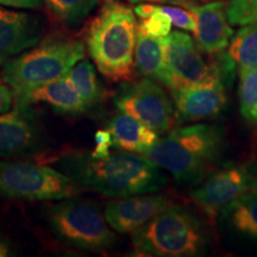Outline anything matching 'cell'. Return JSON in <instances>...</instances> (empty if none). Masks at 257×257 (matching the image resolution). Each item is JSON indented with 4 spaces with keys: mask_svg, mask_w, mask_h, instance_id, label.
I'll return each mask as SVG.
<instances>
[{
    "mask_svg": "<svg viewBox=\"0 0 257 257\" xmlns=\"http://www.w3.org/2000/svg\"><path fill=\"white\" fill-rule=\"evenodd\" d=\"M57 166L78 184L110 198L159 192L168 181L156 163L131 152L99 159L91 154L73 153L61 157Z\"/></svg>",
    "mask_w": 257,
    "mask_h": 257,
    "instance_id": "cell-1",
    "label": "cell"
},
{
    "mask_svg": "<svg viewBox=\"0 0 257 257\" xmlns=\"http://www.w3.org/2000/svg\"><path fill=\"white\" fill-rule=\"evenodd\" d=\"M224 150L225 137L221 127L193 124L169 131L142 155L169 172L178 184L195 187L216 172Z\"/></svg>",
    "mask_w": 257,
    "mask_h": 257,
    "instance_id": "cell-2",
    "label": "cell"
},
{
    "mask_svg": "<svg viewBox=\"0 0 257 257\" xmlns=\"http://www.w3.org/2000/svg\"><path fill=\"white\" fill-rule=\"evenodd\" d=\"M136 14L118 0H105L87 34V47L96 68L108 81L127 82L135 76Z\"/></svg>",
    "mask_w": 257,
    "mask_h": 257,
    "instance_id": "cell-3",
    "label": "cell"
},
{
    "mask_svg": "<svg viewBox=\"0 0 257 257\" xmlns=\"http://www.w3.org/2000/svg\"><path fill=\"white\" fill-rule=\"evenodd\" d=\"M135 255L148 257H199L208 252V225L194 211L172 205L133 232Z\"/></svg>",
    "mask_w": 257,
    "mask_h": 257,
    "instance_id": "cell-4",
    "label": "cell"
},
{
    "mask_svg": "<svg viewBox=\"0 0 257 257\" xmlns=\"http://www.w3.org/2000/svg\"><path fill=\"white\" fill-rule=\"evenodd\" d=\"M83 55L81 42L69 38L48 40L9 60L3 68V78L18 99L67 75Z\"/></svg>",
    "mask_w": 257,
    "mask_h": 257,
    "instance_id": "cell-5",
    "label": "cell"
},
{
    "mask_svg": "<svg viewBox=\"0 0 257 257\" xmlns=\"http://www.w3.org/2000/svg\"><path fill=\"white\" fill-rule=\"evenodd\" d=\"M48 224L62 242L87 251L102 252L117 242L100 210L88 201L62 199L47 207Z\"/></svg>",
    "mask_w": 257,
    "mask_h": 257,
    "instance_id": "cell-6",
    "label": "cell"
},
{
    "mask_svg": "<svg viewBox=\"0 0 257 257\" xmlns=\"http://www.w3.org/2000/svg\"><path fill=\"white\" fill-rule=\"evenodd\" d=\"M80 184L50 167L0 161V198L57 201L81 192Z\"/></svg>",
    "mask_w": 257,
    "mask_h": 257,
    "instance_id": "cell-7",
    "label": "cell"
},
{
    "mask_svg": "<svg viewBox=\"0 0 257 257\" xmlns=\"http://www.w3.org/2000/svg\"><path fill=\"white\" fill-rule=\"evenodd\" d=\"M113 100L119 112L133 115L159 135L169 133L176 121L169 96L159 83L149 78L124 82Z\"/></svg>",
    "mask_w": 257,
    "mask_h": 257,
    "instance_id": "cell-8",
    "label": "cell"
},
{
    "mask_svg": "<svg viewBox=\"0 0 257 257\" xmlns=\"http://www.w3.org/2000/svg\"><path fill=\"white\" fill-rule=\"evenodd\" d=\"M163 42L170 92L221 80L216 67L213 63H206L197 43L189 35L181 31H170L168 36L163 37Z\"/></svg>",
    "mask_w": 257,
    "mask_h": 257,
    "instance_id": "cell-9",
    "label": "cell"
},
{
    "mask_svg": "<svg viewBox=\"0 0 257 257\" xmlns=\"http://www.w3.org/2000/svg\"><path fill=\"white\" fill-rule=\"evenodd\" d=\"M257 189V179L245 165H230L208 175L191 192V199L214 223L224 207Z\"/></svg>",
    "mask_w": 257,
    "mask_h": 257,
    "instance_id": "cell-10",
    "label": "cell"
},
{
    "mask_svg": "<svg viewBox=\"0 0 257 257\" xmlns=\"http://www.w3.org/2000/svg\"><path fill=\"white\" fill-rule=\"evenodd\" d=\"M172 205L167 195L156 192L118 198L106 204L105 219L117 232H134Z\"/></svg>",
    "mask_w": 257,
    "mask_h": 257,
    "instance_id": "cell-11",
    "label": "cell"
},
{
    "mask_svg": "<svg viewBox=\"0 0 257 257\" xmlns=\"http://www.w3.org/2000/svg\"><path fill=\"white\" fill-rule=\"evenodd\" d=\"M176 120L198 121L217 117L226 105V91L221 80L172 92Z\"/></svg>",
    "mask_w": 257,
    "mask_h": 257,
    "instance_id": "cell-12",
    "label": "cell"
},
{
    "mask_svg": "<svg viewBox=\"0 0 257 257\" xmlns=\"http://www.w3.org/2000/svg\"><path fill=\"white\" fill-rule=\"evenodd\" d=\"M41 36L42 22L36 16L0 8V67L36 46Z\"/></svg>",
    "mask_w": 257,
    "mask_h": 257,
    "instance_id": "cell-13",
    "label": "cell"
},
{
    "mask_svg": "<svg viewBox=\"0 0 257 257\" xmlns=\"http://www.w3.org/2000/svg\"><path fill=\"white\" fill-rule=\"evenodd\" d=\"M42 137L28 107L0 113V156L27 155L41 147Z\"/></svg>",
    "mask_w": 257,
    "mask_h": 257,
    "instance_id": "cell-14",
    "label": "cell"
},
{
    "mask_svg": "<svg viewBox=\"0 0 257 257\" xmlns=\"http://www.w3.org/2000/svg\"><path fill=\"white\" fill-rule=\"evenodd\" d=\"M226 2L217 0L193 8L197 29L193 32L197 46L204 53L214 55L225 50L233 36V30L227 22Z\"/></svg>",
    "mask_w": 257,
    "mask_h": 257,
    "instance_id": "cell-15",
    "label": "cell"
},
{
    "mask_svg": "<svg viewBox=\"0 0 257 257\" xmlns=\"http://www.w3.org/2000/svg\"><path fill=\"white\" fill-rule=\"evenodd\" d=\"M36 102H44L51 106L54 110L67 114H80L88 110L67 75L41 86L22 98H18L16 106L29 107L31 104Z\"/></svg>",
    "mask_w": 257,
    "mask_h": 257,
    "instance_id": "cell-16",
    "label": "cell"
},
{
    "mask_svg": "<svg viewBox=\"0 0 257 257\" xmlns=\"http://www.w3.org/2000/svg\"><path fill=\"white\" fill-rule=\"evenodd\" d=\"M113 147L123 152L143 154L160 140L159 134L133 115L119 112L108 123Z\"/></svg>",
    "mask_w": 257,
    "mask_h": 257,
    "instance_id": "cell-17",
    "label": "cell"
},
{
    "mask_svg": "<svg viewBox=\"0 0 257 257\" xmlns=\"http://www.w3.org/2000/svg\"><path fill=\"white\" fill-rule=\"evenodd\" d=\"M135 68L144 78L163 83L169 88L170 79L166 67L163 37L152 36L140 27L137 28Z\"/></svg>",
    "mask_w": 257,
    "mask_h": 257,
    "instance_id": "cell-18",
    "label": "cell"
},
{
    "mask_svg": "<svg viewBox=\"0 0 257 257\" xmlns=\"http://www.w3.org/2000/svg\"><path fill=\"white\" fill-rule=\"evenodd\" d=\"M220 214L225 224L237 234L257 239V189L236 199Z\"/></svg>",
    "mask_w": 257,
    "mask_h": 257,
    "instance_id": "cell-19",
    "label": "cell"
},
{
    "mask_svg": "<svg viewBox=\"0 0 257 257\" xmlns=\"http://www.w3.org/2000/svg\"><path fill=\"white\" fill-rule=\"evenodd\" d=\"M229 55L239 73L257 69V23L243 27L230 41Z\"/></svg>",
    "mask_w": 257,
    "mask_h": 257,
    "instance_id": "cell-20",
    "label": "cell"
},
{
    "mask_svg": "<svg viewBox=\"0 0 257 257\" xmlns=\"http://www.w3.org/2000/svg\"><path fill=\"white\" fill-rule=\"evenodd\" d=\"M67 78L78 91L88 110L100 100L101 86L96 76L94 66L89 61H79L67 74Z\"/></svg>",
    "mask_w": 257,
    "mask_h": 257,
    "instance_id": "cell-21",
    "label": "cell"
},
{
    "mask_svg": "<svg viewBox=\"0 0 257 257\" xmlns=\"http://www.w3.org/2000/svg\"><path fill=\"white\" fill-rule=\"evenodd\" d=\"M53 15L67 27H78L100 0H44Z\"/></svg>",
    "mask_w": 257,
    "mask_h": 257,
    "instance_id": "cell-22",
    "label": "cell"
},
{
    "mask_svg": "<svg viewBox=\"0 0 257 257\" xmlns=\"http://www.w3.org/2000/svg\"><path fill=\"white\" fill-rule=\"evenodd\" d=\"M238 95L244 119L257 124V69L239 73Z\"/></svg>",
    "mask_w": 257,
    "mask_h": 257,
    "instance_id": "cell-23",
    "label": "cell"
},
{
    "mask_svg": "<svg viewBox=\"0 0 257 257\" xmlns=\"http://www.w3.org/2000/svg\"><path fill=\"white\" fill-rule=\"evenodd\" d=\"M226 18L232 27L257 23V0H230L226 3Z\"/></svg>",
    "mask_w": 257,
    "mask_h": 257,
    "instance_id": "cell-24",
    "label": "cell"
},
{
    "mask_svg": "<svg viewBox=\"0 0 257 257\" xmlns=\"http://www.w3.org/2000/svg\"><path fill=\"white\" fill-rule=\"evenodd\" d=\"M172 21L165 12H162L157 5L154 8L152 15L147 18L141 19V23L138 27L148 35H152L155 37H166L172 31Z\"/></svg>",
    "mask_w": 257,
    "mask_h": 257,
    "instance_id": "cell-25",
    "label": "cell"
},
{
    "mask_svg": "<svg viewBox=\"0 0 257 257\" xmlns=\"http://www.w3.org/2000/svg\"><path fill=\"white\" fill-rule=\"evenodd\" d=\"M159 8L170 18L172 24L179 29L192 32L197 29V22L191 10L184 9L181 6H159Z\"/></svg>",
    "mask_w": 257,
    "mask_h": 257,
    "instance_id": "cell-26",
    "label": "cell"
},
{
    "mask_svg": "<svg viewBox=\"0 0 257 257\" xmlns=\"http://www.w3.org/2000/svg\"><path fill=\"white\" fill-rule=\"evenodd\" d=\"M95 148L91 153L93 157H105L110 154V148L113 147L112 135L108 130H99L94 136Z\"/></svg>",
    "mask_w": 257,
    "mask_h": 257,
    "instance_id": "cell-27",
    "label": "cell"
},
{
    "mask_svg": "<svg viewBox=\"0 0 257 257\" xmlns=\"http://www.w3.org/2000/svg\"><path fill=\"white\" fill-rule=\"evenodd\" d=\"M133 4H143V3H149V4H169L181 6V8L192 10L198 6V0H127Z\"/></svg>",
    "mask_w": 257,
    "mask_h": 257,
    "instance_id": "cell-28",
    "label": "cell"
},
{
    "mask_svg": "<svg viewBox=\"0 0 257 257\" xmlns=\"http://www.w3.org/2000/svg\"><path fill=\"white\" fill-rule=\"evenodd\" d=\"M0 5L15 9L37 10L43 5V0H0Z\"/></svg>",
    "mask_w": 257,
    "mask_h": 257,
    "instance_id": "cell-29",
    "label": "cell"
},
{
    "mask_svg": "<svg viewBox=\"0 0 257 257\" xmlns=\"http://www.w3.org/2000/svg\"><path fill=\"white\" fill-rule=\"evenodd\" d=\"M15 93L11 87L6 85H0V113L9 112L14 104Z\"/></svg>",
    "mask_w": 257,
    "mask_h": 257,
    "instance_id": "cell-30",
    "label": "cell"
},
{
    "mask_svg": "<svg viewBox=\"0 0 257 257\" xmlns=\"http://www.w3.org/2000/svg\"><path fill=\"white\" fill-rule=\"evenodd\" d=\"M15 250L10 240L5 236L0 234V257H8L15 256Z\"/></svg>",
    "mask_w": 257,
    "mask_h": 257,
    "instance_id": "cell-31",
    "label": "cell"
},
{
    "mask_svg": "<svg viewBox=\"0 0 257 257\" xmlns=\"http://www.w3.org/2000/svg\"><path fill=\"white\" fill-rule=\"evenodd\" d=\"M201 2H206V0H201Z\"/></svg>",
    "mask_w": 257,
    "mask_h": 257,
    "instance_id": "cell-32",
    "label": "cell"
}]
</instances>
